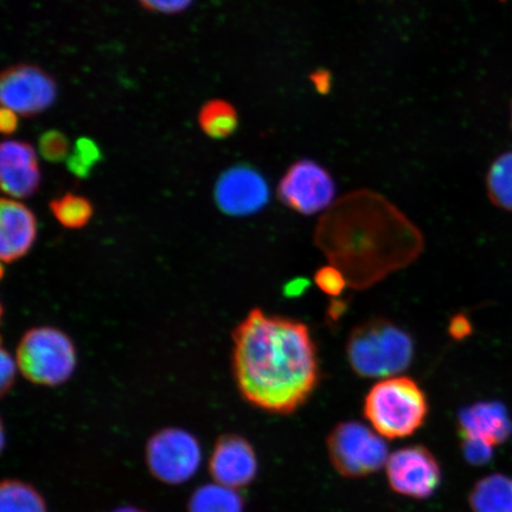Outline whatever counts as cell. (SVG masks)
<instances>
[{
	"label": "cell",
	"mask_w": 512,
	"mask_h": 512,
	"mask_svg": "<svg viewBox=\"0 0 512 512\" xmlns=\"http://www.w3.org/2000/svg\"><path fill=\"white\" fill-rule=\"evenodd\" d=\"M99 160H101V151L98 144L92 139L80 138L75 143L72 155L67 159V166L76 177L86 178Z\"/></svg>",
	"instance_id": "cell-22"
},
{
	"label": "cell",
	"mask_w": 512,
	"mask_h": 512,
	"mask_svg": "<svg viewBox=\"0 0 512 512\" xmlns=\"http://www.w3.org/2000/svg\"><path fill=\"white\" fill-rule=\"evenodd\" d=\"M145 454L151 475L168 485L189 482L202 462L200 441L195 435L177 427L164 428L153 434Z\"/></svg>",
	"instance_id": "cell-7"
},
{
	"label": "cell",
	"mask_w": 512,
	"mask_h": 512,
	"mask_svg": "<svg viewBox=\"0 0 512 512\" xmlns=\"http://www.w3.org/2000/svg\"><path fill=\"white\" fill-rule=\"evenodd\" d=\"M56 220L67 228H82L91 220L93 207L87 198L67 194L51 203Z\"/></svg>",
	"instance_id": "cell-21"
},
{
	"label": "cell",
	"mask_w": 512,
	"mask_h": 512,
	"mask_svg": "<svg viewBox=\"0 0 512 512\" xmlns=\"http://www.w3.org/2000/svg\"><path fill=\"white\" fill-rule=\"evenodd\" d=\"M138 3L155 14L178 15L188 10L194 0H138Z\"/></svg>",
	"instance_id": "cell-25"
},
{
	"label": "cell",
	"mask_w": 512,
	"mask_h": 512,
	"mask_svg": "<svg viewBox=\"0 0 512 512\" xmlns=\"http://www.w3.org/2000/svg\"><path fill=\"white\" fill-rule=\"evenodd\" d=\"M217 207L230 216H249L264 209L270 201V188L259 171L238 165L223 172L216 183Z\"/></svg>",
	"instance_id": "cell-11"
},
{
	"label": "cell",
	"mask_w": 512,
	"mask_h": 512,
	"mask_svg": "<svg viewBox=\"0 0 512 512\" xmlns=\"http://www.w3.org/2000/svg\"><path fill=\"white\" fill-rule=\"evenodd\" d=\"M189 512H245L238 490L219 483L200 486L190 497Z\"/></svg>",
	"instance_id": "cell-17"
},
{
	"label": "cell",
	"mask_w": 512,
	"mask_h": 512,
	"mask_svg": "<svg viewBox=\"0 0 512 512\" xmlns=\"http://www.w3.org/2000/svg\"><path fill=\"white\" fill-rule=\"evenodd\" d=\"M278 194L286 207L302 215H313L335 203L336 185L323 166L304 159L286 171Z\"/></svg>",
	"instance_id": "cell-9"
},
{
	"label": "cell",
	"mask_w": 512,
	"mask_h": 512,
	"mask_svg": "<svg viewBox=\"0 0 512 512\" xmlns=\"http://www.w3.org/2000/svg\"><path fill=\"white\" fill-rule=\"evenodd\" d=\"M347 357L352 371L362 379H388L411 367L414 341L390 320L370 319L351 331Z\"/></svg>",
	"instance_id": "cell-3"
},
{
	"label": "cell",
	"mask_w": 512,
	"mask_h": 512,
	"mask_svg": "<svg viewBox=\"0 0 512 512\" xmlns=\"http://www.w3.org/2000/svg\"><path fill=\"white\" fill-rule=\"evenodd\" d=\"M511 124H512V107H511Z\"/></svg>",
	"instance_id": "cell-32"
},
{
	"label": "cell",
	"mask_w": 512,
	"mask_h": 512,
	"mask_svg": "<svg viewBox=\"0 0 512 512\" xmlns=\"http://www.w3.org/2000/svg\"><path fill=\"white\" fill-rule=\"evenodd\" d=\"M469 502L473 512H512V478L495 473L480 479Z\"/></svg>",
	"instance_id": "cell-16"
},
{
	"label": "cell",
	"mask_w": 512,
	"mask_h": 512,
	"mask_svg": "<svg viewBox=\"0 0 512 512\" xmlns=\"http://www.w3.org/2000/svg\"><path fill=\"white\" fill-rule=\"evenodd\" d=\"M458 426L462 439H476L496 447L505 443L512 433V421L507 408L498 401L478 402L459 414Z\"/></svg>",
	"instance_id": "cell-14"
},
{
	"label": "cell",
	"mask_w": 512,
	"mask_h": 512,
	"mask_svg": "<svg viewBox=\"0 0 512 512\" xmlns=\"http://www.w3.org/2000/svg\"><path fill=\"white\" fill-rule=\"evenodd\" d=\"M384 467L390 489L413 499L431 497L443 478L438 459L422 445L402 447L389 454Z\"/></svg>",
	"instance_id": "cell-8"
},
{
	"label": "cell",
	"mask_w": 512,
	"mask_h": 512,
	"mask_svg": "<svg viewBox=\"0 0 512 512\" xmlns=\"http://www.w3.org/2000/svg\"><path fill=\"white\" fill-rule=\"evenodd\" d=\"M198 120L202 131L213 139L228 138L239 126L238 112L232 104L221 99L207 102L201 108Z\"/></svg>",
	"instance_id": "cell-19"
},
{
	"label": "cell",
	"mask_w": 512,
	"mask_h": 512,
	"mask_svg": "<svg viewBox=\"0 0 512 512\" xmlns=\"http://www.w3.org/2000/svg\"><path fill=\"white\" fill-rule=\"evenodd\" d=\"M0 512H48V509L34 486L18 479H6L0 486Z\"/></svg>",
	"instance_id": "cell-18"
},
{
	"label": "cell",
	"mask_w": 512,
	"mask_h": 512,
	"mask_svg": "<svg viewBox=\"0 0 512 512\" xmlns=\"http://www.w3.org/2000/svg\"><path fill=\"white\" fill-rule=\"evenodd\" d=\"M69 149L68 138L57 130L43 133L38 140V150H40L41 156L51 163H60L68 159Z\"/></svg>",
	"instance_id": "cell-23"
},
{
	"label": "cell",
	"mask_w": 512,
	"mask_h": 512,
	"mask_svg": "<svg viewBox=\"0 0 512 512\" xmlns=\"http://www.w3.org/2000/svg\"><path fill=\"white\" fill-rule=\"evenodd\" d=\"M464 456L473 465H483L492 457L494 447L476 439H463Z\"/></svg>",
	"instance_id": "cell-26"
},
{
	"label": "cell",
	"mask_w": 512,
	"mask_h": 512,
	"mask_svg": "<svg viewBox=\"0 0 512 512\" xmlns=\"http://www.w3.org/2000/svg\"><path fill=\"white\" fill-rule=\"evenodd\" d=\"M430 412L420 384L408 376H394L374 384L364 399L363 413L384 439L411 437L424 426Z\"/></svg>",
	"instance_id": "cell-4"
},
{
	"label": "cell",
	"mask_w": 512,
	"mask_h": 512,
	"mask_svg": "<svg viewBox=\"0 0 512 512\" xmlns=\"http://www.w3.org/2000/svg\"><path fill=\"white\" fill-rule=\"evenodd\" d=\"M37 235L34 214L23 203L5 200L0 204V256L12 262L29 252Z\"/></svg>",
	"instance_id": "cell-15"
},
{
	"label": "cell",
	"mask_w": 512,
	"mask_h": 512,
	"mask_svg": "<svg viewBox=\"0 0 512 512\" xmlns=\"http://www.w3.org/2000/svg\"><path fill=\"white\" fill-rule=\"evenodd\" d=\"M57 98L56 82L40 67L21 63L5 69L0 79V100L23 117L47 111Z\"/></svg>",
	"instance_id": "cell-10"
},
{
	"label": "cell",
	"mask_w": 512,
	"mask_h": 512,
	"mask_svg": "<svg viewBox=\"0 0 512 512\" xmlns=\"http://www.w3.org/2000/svg\"><path fill=\"white\" fill-rule=\"evenodd\" d=\"M313 82H315V85L320 92H325L330 86L329 75L324 73L315 74V76H313Z\"/></svg>",
	"instance_id": "cell-30"
},
{
	"label": "cell",
	"mask_w": 512,
	"mask_h": 512,
	"mask_svg": "<svg viewBox=\"0 0 512 512\" xmlns=\"http://www.w3.org/2000/svg\"><path fill=\"white\" fill-rule=\"evenodd\" d=\"M41 181L34 147L17 140H6L0 147V183L5 194L25 198L37 190Z\"/></svg>",
	"instance_id": "cell-13"
},
{
	"label": "cell",
	"mask_w": 512,
	"mask_h": 512,
	"mask_svg": "<svg viewBox=\"0 0 512 512\" xmlns=\"http://www.w3.org/2000/svg\"><path fill=\"white\" fill-rule=\"evenodd\" d=\"M258 458L249 441L241 435H222L217 439L209 460L214 482L228 488H246L258 475Z\"/></svg>",
	"instance_id": "cell-12"
},
{
	"label": "cell",
	"mask_w": 512,
	"mask_h": 512,
	"mask_svg": "<svg viewBox=\"0 0 512 512\" xmlns=\"http://www.w3.org/2000/svg\"><path fill=\"white\" fill-rule=\"evenodd\" d=\"M18 115L15 111L3 106L2 112H0V130L4 134H11L17 130L19 124Z\"/></svg>",
	"instance_id": "cell-29"
},
{
	"label": "cell",
	"mask_w": 512,
	"mask_h": 512,
	"mask_svg": "<svg viewBox=\"0 0 512 512\" xmlns=\"http://www.w3.org/2000/svg\"><path fill=\"white\" fill-rule=\"evenodd\" d=\"M329 458L339 475L368 477L386 466L389 458L384 438L358 421H344L326 439Z\"/></svg>",
	"instance_id": "cell-6"
},
{
	"label": "cell",
	"mask_w": 512,
	"mask_h": 512,
	"mask_svg": "<svg viewBox=\"0 0 512 512\" xmlns=\"http://www.w3.org/2000/svg\"><path fill=\"white\" fill-rule=\"evenodd\" d=\"M112 512H147V511L138 509L136 507H121V508L115 509Z\"/></svg>",
	"instance_id": "cell-31"
},
{
	"label": "cell",
	"mask_w": 512,
	"mask_h": 512,
	"mask_svg": "<svg viewBox=\"0 0 512 512\" xmlns=\"http://www.w3.org/2000/svg\"><path fill=\"white\" fill-rule=\"evenodd\" d=\"M17 361L12 358L5 349L0 357V368H2V393L5 394L15 381Z\"/></svg>",
	"instance_id": "cell-27"
},
{
	"label": "cell",
	"mask_w": 512,
	"mask_h": 512,
	"mask_svg": "<svg viewBox=\"0 0 512 512\" xmlns=\"http://www.w3.org/2000/svg\"><path fill=\"white\" fill-rule=\"evenodd\" d=\"M317 247L348 286L366 290L403 267L424 249L418 227L374 191L357 190L339 198L320 217Z\"/></svg>",
	"instance_id": "cell-1"
},
{
	"label": "cell",
	"mask_w": 512,
	"mask_h": 512,
	"mask_svg": "<svg viewBox=\"0 0 512 512\" xmlns=\"http://www.w3.org/2000/svg\"><path fill=\"white\" fill-rule=\"evenodd\" d=\"M448 332L454 339H464L472 334V325L464 315L454 316L448 326Z\"/></svg>",
	"instance_id": "cell-28"
},
{
	"label": "cell",
	"mask_w": 512,
	"mask_h": 512,
	"mask_svg": "<svg viewBox=\"0 0 512 512\" xmlns=\"http://www.w3.org/2000/svg\"><path fill=\"white\" fill-rule=\"evenodd\" d=\"M486 189L496 207L512 211V151L503 153L491 164Z\"/></svg>",
	"instance_id": "cell-20"
},
{
	"label": "cell",
	"mask_w": 512,
	"mask_h": 512,
	"mask_svg": "<svg viewBox=\"0 0 512 512\" xmlns=\"http://www.w3.org/2000/svg\"><path fill=\"white\" fill-rule=\"evenodd\" d=\"M233 367L243 399L271 414H292L315 392L319 361L307 325L253 310L234 332Z\"/></svg>",
	"instance_id": "cell-2"
},
{
	"label": "cell",
	"mask_w": 512,
	"mask_h": 512,
	"mask_svg": "<svg viewBox=\"0 0 512 512\" xmlns=\"http://www.w3.org/2000/svg\"><path fill=\"white\" fill-rule=\"evenodd\" d=\"M16 361L28 381L56 387L67 382L76 367L72 339L54 328L32 329L18 345Z\"/></svg>",
	"instance_id": "cell-5"
},
{
	"label": "cell",
	"mask_w": 512,
	"mask_h": 512,
	"mask_svg": "<svg viewBox=\"0 0 512 512\" xmlns=\"http://www.w3.org/2000/svg\"><path fill=\"white\" fill-rule=\"evenodd\" d=\"M315 283L319 290L331 297H337L342 294L348 281L344 274L335 266L329 265L320 268L315 275Z\"/></svg>",
	"instance_id": "cell-24"
}]
</instances>
